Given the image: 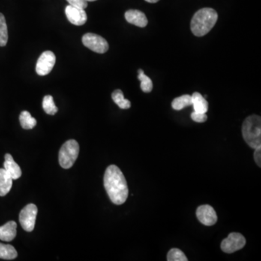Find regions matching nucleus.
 I'll list each match as a JSON object with an SVG mask.
<instances>
[{
	"mask_svg": "<svg viewBox=\"0 0 261 261\" xmlns=\"http://www.w3.org/2000/svg\"><path fill=\"white\" fill-rule=\"evenodd\" d=\"M79 153V143L74 139L67 140L61 147L59 152V163L65 169L71 168Z\"/></svg>",
	"mask_w": 261,
	"mask_h": 261,
	"instance_id": "4",
	"label": "nucleus"
},
{
	"mask_svg": "<svg viewBox=\"0 0 261 261\" xmlns=\"http://www.w3.org/2000/svg\"><path fill=\"white\" fill-rule=\"evenodd\" d=\"M193 108L195 112L206 113L208 109V103L205 100V97H202V94L199 92H194L192 95Z\"/></svg>",
	"mask_w": 261,
	"mask_h": 261,
	"instance_id": "15",
	"label": "nucleus"
},
{
	"mask_svg": "<svg viewBox=\"0 0 261 261\" xmlns=\"http://www.w3.org/2000/svg\"><path fill=\"white\" fill-rule=\"evenodd\" d=\"M217 12L212 8L200 9L195 13L191 21V30L195 36L203 37L214 28L218 21Z\"/></svg>",
	"mask_w": 261,
	"mask_h": 261,
	"instance_id": "2",
	"label": "nucleus"
},
{
	"mask_svg": "<svg viewBox=\"0 0 261 261\" xmlns=\"http://www.w3.org/2000/svg\"><path fill=\"white\" fill-rule=\"evenodd\" d=\"M241 130L243 138L250 148L256 149L261 146V118L259 115L247 117L243 123Z\"/></svg>",
	"mask_w": 261,
	"mask_h": 261,
	"instance_id": "3",
	"label": "nucleus"
},
{
	"mask_svg": "<svg viewBox=\"0 0 261 261\" xmlns=\"http://www.w3.org/2000/svg\"><path fill=\"white\" fill-rule=\"evenodd\" d=\"M17 256V251L13 246L0 243V259L4 260H13L16 259Z\"/></svg>",
	"mask_w": 261,
	"mask_h": 261,
	"instance_id": "17",
	"label": "nucleus"
},
{
	"mask_svg": "<svg viewBox=\"0 0 261 261\" xmlns=\"http://www.w3.org/2000/svg\"><path fill=\"white\" fill-rule=\"evenodd\" d=\"M8 41V31L5 18L0 13V46H4Z\"/></svg>",
	"mask_w": 261,
	"mask_h": 261,
	"instance_id": "22",
	"label": "nucleus"
},
{
	"mask_svg": "<svg viewBox=\"0 0 261 261\" xmlns=\"http://www.w3.org/2000/svg\"><path fill=\"white\" fill-rule=\"evenodd\" d=\"M112 99L114 103L121 109H129L130 108V102L124 98V93L121 90L116 89L112 93Z\"/></svg>",
	"mask_w": 261,
	"mask_h": 261,
	"instance_id": "19",
	"label": "nucleus"
},
{
	"mask_svg": "<svg viewBox=\"0 0 261 261\" xmlns=\"http://www.w3.org/2000/svg\"><path fill=\"white\" fill-rule=\"evenodd\" d=\"M67 1L70 5L78 7V8L84 9V10L86 8L88 4L85 0H67Z\"/></svg>",
	"mask_w": 261,
	"mask_h": 261,
	"instance_id": "25",
	"label": "nucleus"
},
{
	"mask_svg": "<svg viewBox=\"0 0 261 261\" xmlns=\"http://www.w3.org/2000/svg\"><path fill=\"white\" fill-rule=\"evenodd\" d=\"M85 1L88 2V1H96V0H85Z\"/></svg>",
	"mask_w": 261,
	"mask_h": 261,
	"instance_id": "28",
	"label": "nucleus"
},
{
	"mask_svg": "<svg viewBox=\"0 0 261 261\" xmlns=\"http://www.w3.org/2000/svg\"><path fill=\"white\" fill-rule=\"evenodd\" d=\"M196 216L199 221L205 226H213L217 223L218 220L215 210L209 205H203L198 207Z\"/></svg>",
	"mask_w": 261,
	"mask_h": 261,
	"instance_id": "9",
	"label": "nucleus"
},
{
	"mask_svg": "<svg viewBox=\"0 0 261 261\" xmlns=\"http://www.w3.org/2000/svg\"><path fill=\"white\" fill-rule=\"evenodd\" d=\"M4 169L13 180L18 179L22 176V172L20 166L15 161L11 154L8 153L4 156Z\"/></svg>",
	"mask_w": 261,
	"mask_h": 261,
	"instance_id": "12",
	"label": "nucleus"
},
{
	"mask_svg": "<svg viewBox=\"0 0 261 261\" xmlns=\"http://www.w3.org/2000/svg\"><path fill=\"white\" fill-rule=\"evenodd\" d=\"M56 62V57L55 54L51 51L44 52L36 65V71L39 76H46L52 71V68L55 66Z\"/></svg>",
	"mask_w": 261,
	"mask_h": 261,
	"instance_id": "8",
	"label": "nucleus"
},
{
	"mask_svg": "<svg viewBox=\"0 0 261 261\" xmlns=\"http://www.w3.org/2000/svg\"><path fill=\"white\" fill-rule=\"evenodd\" d=\"M168 261H187V256L181 250L173 248L169 252L167 255Z\"/></svg>",
	"mask_w": 261,
	"mask_h": 261,
	"instance_id": "23",
	"label": "nucleus"
},
{
	"mask_svg": "<svg viewBox=\"0 0 261 261\" xmlns=\"http://www.w3.org/2000/svg\"><path fill=\"white\" fill-rule=\"evenodd\" d=\"M246 244V239L242 235L237 232L229 234L227 238L222 241L220 247L226 253H233L241 250Z\"/></svg>",
	"mask_w": 261,
	"mask_h": 261,
	"instance_id": "7",
	"label": "nucleus"
},
{
	"mask_svg": "<svg viewBox=\"0 0 261 261\" xmlns=\"http://www.w3.org/2000/svg\"><path fill=\"white\" fill-rule=\"evenodd\" d=\"M192 105H193L192 96L189 94H184V95L174 99L172 103V108L175 110H181L184 108L188 107Z\"/></svg>",
	"mask_w": 261,
	"mask_h": 261,
	"instance_id": "18",
	"label": "nucleus"
},
{
	"mask_svg": "<svg viewBox=\"0 0 261 261\" xmlns=\"http://www.w3.org/2000/svg\"><path fill=\"white\" fill-rule=\"evenodd\" d=\"M21 125L23 130H32L37 125V120L31 116V113L28 111H22L21 113L20 117Z\"/></svg>",
	"mask_w": 261,
	"mask_h": 261,
	"instance_id": "16",
	"label": "nucleus"
},
{
	"mask_svg": "<svg viewBox=\"0 0 261 261\" xmlns=\"http://www.w3.org/2000/svg\"><path fill=\"white\" fill-rule=\"evenodd\" d=\"M17 223L13 220L7 222L0 226V239L4 241H10L16 238L17 235Z\"/></svg>",
	"mask_w": 261,
	"mask_h": 261,
	"instance_id": "13",
	"label": "nucleus"
},
{
	"mask_svg": "<svg viewBox=\"0 0 261 261\" xmlns=\"http://www.w3.org/2000/svg\"><path fill=\"white\" fill-rule=\"evenodd\" d=\"M65 13L67 20L73 25H82L86 23L87 15L84 9L68 5L65 7Z\"/></svg>",
	"mask_w": 261,
	"mask_h": 261,
	"instance_id": "10",
	"label": "nucleus"
},
{
	"mask_svg": "<svg viewBox=\"0 0 261 261\" xmlns=\"http://www.w3.org/2000/svg\"><path fill=\"white\" fill-rule=\"evenodd\" d=\"M82 43L87 48L99 54L106 53L109 49V43L103 37L91 33L83 36Z\"/></svg>",
	"mask_w": 261,
	"mask_h": 261,
	"instance_id": "6",
	"label": "nucleus"
},
{
	"mask_svg": "<svg viewBox=\"0 0 261 261\" xmlns=\"http://www.w3.org/2000/svg\"><path fill=\"white\" fill-rule=\"evenodd\" d=\"M191 118L196 123H204L208 119L206 113H201V112H195V111L191 114Z\"/></svg>",
	"mask_w": 261,
	"mask_h": 261,
	"instance_id": "24",
	"label": "nucleus"
},
{
	"mask_svg": "<svg viewBox=\"0 0 261 261\" xmlns=\"http://www.w3.org/2000/svg\"><path fill=\"white\" fill-rule=\"evenodd\" d=\"M125 19L130 23L141 28L147 26L148 23V20L145 13L137 10H130L126 12Z\"/></svg>",
	"mask_w": 261,
	"mask_h": 261,
	"instance_id": "11",
	"label": "nucleus"
},
{
	"mask_svg": "<svg viewBox=\"0 0 261 261\" xmlns=\"http://www.w3.org/2000/svg\"><path fill=\"white\" fill-rule=\"evenodd\" d=\"M104 186L112 203L120 205L127 201L129 196L128 185L125 176L118 166L111 165L106 169Z\"/></svg>",
	"mask_w": 261,
	"mask_h": 261,
	"instance_id": "1",
	"label": "nucleus"
},
{
	"mask_svg": "<svg viewBox=\"0 0 261 261\" xmlns=\"http://www.w3.org/2000/svg\"><path fill=\"white\" fill-rule=\"evenodd\" d=\"M138 79L141 82V89L144 92L149 93L152 91L153 88L152 80L145 74L144 70L142 69L138 70Z\"/></svg>",
	"mask_w": 261,
	"mask_h": 261,
	"instance_id": "20",
	"label": "nucleus"
},
{
	"mask_svg": "<svg viewBox=\"0 0 261 261\" xmlns=\"http://www.w3.org/2000/svg\"><path fill=\"white\" fill-rule=\"evenodd\" d=\"M43 107L45 112L49 115H55L58 111V109L54 102L53 97L51 95H46L44 97Z\"/></svg>",
	"mask_w": 261,
	"mask_h": 261,
	"instance_id": "21",
	"label": "nucleus"
},
{
	"mask_svg": "<svg viewBox=\"0 0 261 261\" xmlns=\"http://www.w3.org/2000/svg\"><path fill=\"white\" fill-rule=\"evenodd\" d=\"M254 159L259 168L261 167V146L256 148L254 152Z\"/></svg>",
	"mask_w": 261,
	"mask_h": 261,
	"instance_id": "26",
	"label": "nucleus"
},
{
	"mask_svg": "<svg viewBox=\"0 0 261 261\" xmlns=\"http://www.w3.org/2000/svg\"><path fill=\"white\" fill-rule=\"evenodd\" d=\"M38 209L34 204H28L22 208L19 215V220L22 229L26 232H32L35 227Z\"/></svg>",
	"mask_w": 261,
	"mask_h": 261,
	"instance_id": "5",
	"label": "nucleus"
},
{
	"mask_svg": "<svg viewBox=\"0 0 261 261\" xmlns=\"http://www.w3.org/2000/svg\"><path fill=\"white\" fill-rule=\"evenodd\" d=\"M145 1H148V2L150 3H156L159 0H145Z\"/></svg>",
	"mask_w": 261,
	"mask_h": 261,
	"instance_id": "27",
	"label": "nucleus"
},
{
	"mask_svg": "<svg viewBox=\"0 0 261 261\" xmlns=\"http://www.w3.org/2000/svg\"><path fill=\"white\" fill-rule=\"evenodd\" d=\"M13 180L4 169H0V196L8 194L13 187Z\"/></svg>",
	"mask_w": 261,
	"mask_h": 261,
	"instance_id": "14",
	"label": "nucleus"
}]
</instances>
